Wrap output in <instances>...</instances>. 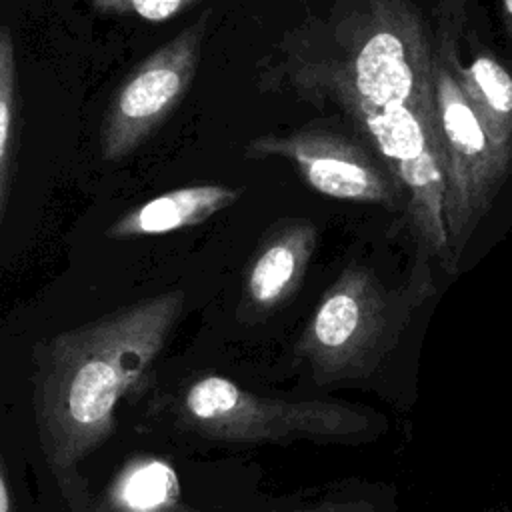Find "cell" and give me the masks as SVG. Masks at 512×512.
<instances>
[{
  "instance_id": "cell-1",
  "label": "cell",
  "mask_w": 512,
  "mask_h": 512,
  "mask_svg": "<svg viewBox=\"0 0 512 512\" xmlns=\"http://www.w3.org/2000/svg\"><path fill=\"white\" fill-rule=\"evenodd\" d=\"M168 290L58 334L36 376L40 446L60 484L102 446L116 426L118 402L138 386L184 310Z\"/></svg>"
},
{
  "instance_id": "cell-2",
  "label": "cell",
  "mask_w": 512,
  "mask_h": 512,
  "mask_svg": "<svg viewBox=\"0 0 512 512\" xmlns=\"http://www.w3.org/2000/svg\"><path fill=\"white\" fill-rule=\"evenodd\" d=\"M328 64H302L306 88H328L350 112L434 104L432 60L422 20L406 0H366L336 32Z\"/></svg>"
},
{
  "instance_id": "cell-3",
  "label": "cell",
  "mask_w": 512,
  "mask_h": 512,
  "mask_svg": "<svg viewBox=\"0 0 512 512\" xmlns=\"http://www.w3.org/2000/svg\"><path fill=\"white\" fill-rule=\"evenodd\" d=\"M428 294V272L392 290L372 268L348 264L316 302L296 340V358L318 384L368 378Z\"/></svg>"
},
{
  "instance_id": "cell-4",
  "label": "cell",
  "mask_w": 512,
  "mask_h": 512,
  "mask_svg": "<svg viewBox=\"0 0 512 512\" xmlns=\"http://www.w3.org/2000/svg\"><path fill=\"white\" fill-rule=\"evenodd\" d=\"M178 414L182 424L200 436L242 444L362 442L376 428L374 416L358 406L270 398L220 374L192 380L182 392Z\"/></svg>"
},
{
  "instance_id": "cell-5",
  "label": "cell",
  "mask_w": 512,
  "mask_h": 512,
  "mask_svg": "<svg viewBox=\"0 0 512 512\" xmlns=\"http://www.w3.org/2000/svg\"><path fill=\"white\" fill-rule=\"evenodd\" d=\"M432 86L444 172V222L456 268L512 172V156L488 138L438 52L432 60Z\"/></svg>"
},
{
  "instance_id": "cell-6",
  "label": "cell",
  "mask_w": 512,
  "mask_h": 512,
  "mask_svg": "<svg viewBox=\"0 0 512 512\" xmlns=\"http://www.w3.org/2000/svg\"><path fill=\"white\" fill-rule=\"evenodd\" d=\"M380 154L406 208L412 232L426 256L456 270L444 222V172L436 130V106H392L386 110H350Z\"/></svg>"
},
{
  "instance_id": "cell-7",
  "label": "cell",
  "mask_w": 512,
  "mask_h": 512,
  "mask_svg": "<svg viewBox=\"0 0 512 512\" xmlns=\"http://www.w3.org/2000/svg\"><path fill=\"white\" fill-rule=\"evenodd\" d=\"M208 12L146 56L110 98L100 132L102 158L134 154L186 96L202 52Z\"/></svg>"
},
{
  "instance_id": "cell-8",
  "label": "cell",
  "mask_w": 512,
  "mask_h": 512,
  "mask_svg": "<svg viewBox=\"0 0 512 512\" xmlns=\"http://www.w3.org/2000/svg\"><path fill=\"white\" fill-rule=\"evenodd\" d=\"M244 156L284 158L312 190L334 200L396 208L402 196L384 164L366 148L328 130L306 128L286 136H258L246 144Z\"/></svg>"
},
{
  "instance_id": "cell-9",
  "label": "cell",
  "mask_w": 512,
  "mask_h": 512,
  "mask_svg": "<svg viewBox=\"0 0 512 512\" xmlns=\"http://www.w3.org/2000/svg\"><path fill=\"white\" fill-rule=\"evenodd\" d=\"M316 240L318 230L306 218L282 220L268 230L244 274L242 306L248 314L266 316L296 294Z\"/></svg>"
},
{
  "instance_id": "cell-10",
  "label": "cell",
  "mask_w": 512,
  "mask_h": 512,
  "mask_svg": "<svg viewBox=\"0 0 512 512\" xmlns=\"http://www.w3.org/2000/svg\"><path fill=\"white\" fill-rule=\"evenodd\" d=\"M436 52L488 138L496 148L512 156V74L490 52H480L472 62L462 64L456 54L454 34L450 32L442 34Z\"/></svg>"
},
{
  "instance_id": "cell-11",
  "label": "cell",
  "mask_w": 512,
  "mask_h": 512,
  "mask_svg": "<svg viewBox=\"0 0 512 512\" xmlns=\"http://www.w3.org/2000/svg\"><path fill=\"white\" fill-rule=\"evenodd\" d=\"M242 190L224 184H192L154 196L124 212L108 226L106 236L116 240L160 236L182 228L198 226L232 206Z\"/></svg>"
},
{
  "instance_id": "cell-12",
  "label": "cell",
  "mask_w": 512,
  "mask_h": 512,
  "mask_svg": "<svg viewBox=\"0 0 512 512\" xmlns=\"http://www.w3.org/2000/svg\"><path fill=\"white\" fill-rule=\"evenodd\" d=\"M96 512H196L186 504L176 468L162 456L136 454L108 482Z\"/></svg>"
},
{
  "instance_id": "cell-13",
  "label": "cell",
  "mask_w": 512,
  "mask_h": 512,
  "mask_svg": "<svg viewBox=\"0 0 512 512\" xmlns=\"http://www.w3.org/2000/svg\"><path fill=\"white\" fill-rule=\"evenodd\" d=\"M16 44L10 28L0 26V226L6 212L8 176L16 120Z\"/></svg>"
},
{
  "instance_id": "cell-14",
  "label": "cell",
  "mask_w": 512,
  "mask_h": 512,
  "mask_svg": "<svg viewBox=\"0 0 512 512\" xmlns=\"http://www.w3.org/2000/svg\"><path fill=\"white\" fill-rule=\"evenodd\" d=\"M96 12L114 16H132L146 22H166L188 10L198 0H82Z\"/></svg>"
},
{
  "instance_id": "cell-15",
  "label": "cell",
  "mask_w": 512,
  "mask_h": 512,
  "mask_svg": "<svg viewBox=\"0 0 512 512\" xmlns=\"http://www.w3.org/2000/svg\"><path fill=\"white\" fill-rule=\"evenodd\" d=\"M284 512H374L368 502L362 500H348V502H326L314 508H300V510H284Z\"/></svg>"
},
{
  "instance_id": "cell-16",
  "label": "cell",
  "mask_w": 512,
  "mask_h": 512,
  "mask_svg": "<svg viewBox=\"0 0 512 512\" xmlns=\"http://www.w3.org/2000/svg\"><path fill=\"white\" fill-rule=\"evenodd\" d=\"M442 8H444V18L450 20V28L444 32L458 34V26L464 14V0H442Z\"/></svg>"
},
{
  "instance_id": "cell-17",
  "label": "cell",
  "mask_w": 512,
  "mask_h": 512,
  "mask_svg": "<svg viewBox=\"0 0 512 512\" xmlns=\"http://www.w3.org/2000/svg\"><path fill=\"white\" fill-rule=\"evenodd\" d=\"M0 512H18L16 506H14V500H12V496H10L8 484H6L2 460H0Z\"/></svg>"
},
{
  "instance_id": "cell-18",
  "label": "cell",
  "mask_w": 512,
  "mask_h": 512,
  "mask_svg": "<svg viewBox=\"0 0 512 512\" xmlns=\"http://www.w3.org/2000/svg\"><path fill=\"white\" fill-rule=\"evenodd\" d=\"M502 16H504L508 34L512 36V0H502Z\"/></svg>"
}]
</instances>
